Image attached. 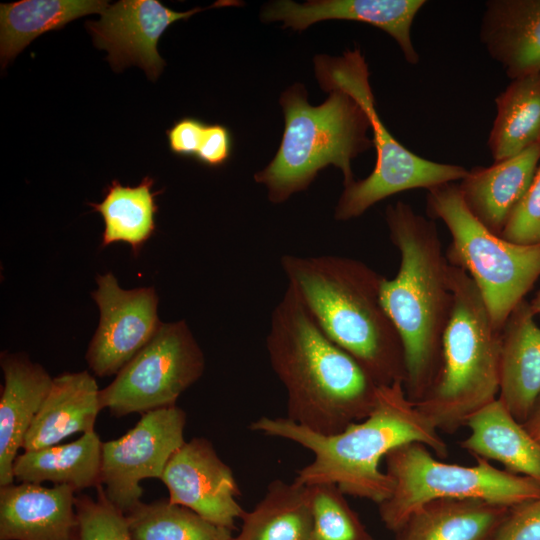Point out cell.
I'll return each mask as SVG.
<instances>
[{"instance_id": "cell-31", "label": "cell", "mask_w": 540, "mask_h": 540, "mask_svg": "<svg viewBox=\"0 0 540 540\" xmlns=\"http://www.w3.org/2000/svg\"><path fill=\"white\" fill-rule=\"evenodd\" d=\"M96 489V499L76 496V540H132L126 514L110 502L102 485Z\"/></svg>"}, {"instance_id": "cell-4", "label": "cell", "mask_w": 540, "mask_h": 540, "mask_svg": "<svg viewBox=\"0 0 540 540\" xmlns=\"http://www.w3.org/2000/svg\"><path fill=\"white\" fill-rule=\"evenodd\" d=\"M280 265L322 332L378 386L404 383V347L381 301L384 276L360 260L338 255L284 254Z\"/></svg>"}, {"instance_id": "cell-7", "label": "cell", "mask_w": 540, "mask_h": 540, "mask_svg": "<svg viewBox=\"0 0 540 540\" xmlns=\"http://www.w3.org/2000/svg\"><path fill=\"white\" fill-rule=\"evenodd\" d=\"M426 214L448 228V263L472 278L502 330L540 277V244H515L489 231L467 209L456 182L427 190Z\"/></svg>"}, {"instance_id": "cell-9", "label": "cell", "mask_w": 540, "mask_h": 540, "mask_svg": "<svg viewBox=\"0 0 540 540\" xmlns=\"http://www.w3.org/2000/svg\"><path fill=\"white\" fill-rule=\"evenodd\" d=\"M422 443L410 442L384 458L393 481L387 500L378 505L385 527L395 532L417 508L435 499H478L507 507L540 497V484L499 469L475 456L462 466L437 460Z\"/></svg>"}, {"instance_id": "cell-27", "label": "cell", "mask_w": 540, "mask_h": 540, "mask_svg": "<svg viewBox=\"0 0 540 540\" xmlns=\"http://www.w3.org/2000/svg\"><path fill=\"white\" fill-rule=\"evenodd\" d=\"M487 145L499 162L540 143V72L513 79L495 99Z\"/></svg>"}, {"instance_id": "cell-12", "label": "cell", "mask_w": 540, "mask_h": 540, "mask_svg": "<svg viewBox=\"0 0 540 540\" xmlns=\"http://www.w3.org/2000/svg\"><path fill=\"white\" fill-rule=\"evenodd\" d=\"M91 293L100 311L98 328L85 358L99 377L117 374L158 333L162 324L157 314L154 287L122 289L112 273L96 278Z\"/></svg>"}, {"instance_id": "cell-5", "label": "cell", "mask_w": 540, "mask_h": 540, "mask_svg": "<svg viewBox=\"0 0 540 540\" xmlns=\"http://www.w3.org/2000/svg\"><path fill=\"white\" fill-rule=\"evenodd\" d=\"M448 279L453 306L443 335L441 366L415 405L439 432L453 434L498 397L502 330L464 270L449 264Z\"/></svg>"}, {"instance_id": "cell-15", "label": "cell", "mask_w": 540, "mask_h": 540, "mask_svg": "<svg viewBox=\"0 0 540 540\" xmlns=\"http://www.w3.org/2000/svg\"><path fill=\"white\" fill-rule=\"evenodd\" d=\"M425 4L424 0H310L302 4L280 0L264 7L261 20L282 21L283 28L299 31L324 20L367 23L388 33L405 60L415 65L419 54L411 40V26Z\"/></svg>"}, {"instance_id": "cell-10", "label": "cell", "mask_w": 540, "mask_h": 540, "mask_svg": "<svg viewBox=\"0 0 540 540\" xmlns=\"http://www.w3.org/2000/svg\"><path fill=\"white\" fill-rule=\"evenodd\" d=\"M205 369L204 354L184 320L162 324L155 337L100 390L115 417L176 405Z\"/></svg>"}, {"instance_id": "cell-22", "label": "cell", "mask_w": 540, "mask_h": 540, "mask_svg": "<svg viewBox=\"0 0 540 540\" xmlns=\"http://www.w3.org/2000/svg\"><path fill=\"white\" fill-rule=\"evenodd\" d=\"M466 426L470 434L460 443L463 449L540 484V442L498 399L474 413Z\"/></svg>"}, {"instance_id": "cell-18", "label": "cell", "mask_w": 540, "mask_h": 540, "mask_svg": "<svg viewBox=\"0 0 540 540\" xmlns=\"http://www.w3.org/2000/svg\"><path fill=\"white\" fill-rule=\"evenodd\" d=\"M4 387L0 397V486L13 483L14 461L23 448L53 378L24 354L1 353Z\"/></svg>"}, {"instance_id": "cell-3", "label": "cell", "mask_w": 540, "mask_h": 540, "mask_svg": "<svg viewBox=\"0 0 540 540\" xmlns=\"http://www.w3.org/2000/svg\"><path fill=\"white\" fill-rule=\"evenodd\" d=\"M389 238L400 254L397 274L381 283L382 304L404 347L405 393L414 404L433 385L453 306L445 252L434 220L397 201L385 210Z\"/></svg>"}, {"instance_id": "cell-26", "label": "cell", "mask_w": 540, "mask_h": 540, "mask_svg": "<svg viewBox=\"0 0 540 540\" xmlns=\"http://www.w3.org/2000/svg\"><path fill=\"white\" fill-rule=\"evenodd\" d=\"M241 520L240 532L232 540H310L313 516L309 489L276 479Z\"/></svg>"}, {"instance_id": "cell-32", "label": "cell", "mask_w": 540, "mask_h": 540, "mask_svg": "<svg viewBox=\"0 0 540 540\" xmlns=\"http://www.w3.org/2000/svg\"><path fill=\"white\" fill-rule=\"evenodd\" d=\"M500 236L519 245L540 244V165Z\"/></svg>"}, {"instance_id": "cell-36", "label": "cell", "mask_w": 540, "mask_h": 540, "mask_svg": "<svg viewBox=\"0 0 540 540\" xmlns=\"http://www.w3.org/2000/svg\"><path fill=\"white\" fill-rule=\"evenodd\" d=\"M522 425L540 442V395L537 398L529 417Z\"/></svg>"}, {"instance_id": "cell-34", "label": "cell", "mask_w": 540, "mask_h": 540, "mask_svg": "<svg viewBox=\"0 0 540 540\" xmlns=\"http://www.w3.org/2000/svg\"><path fill=\"white\" fill-rule=\"evenodd\" d=\"M207 123L193 117L176 121L166 131L170 151L180 157L195 158Z\"/></svg>"}, {"instance_id": "cell-24", "label": "cell", "mask_w": 540, "mask_h": 540, "mask_svg": "<svg viewBox=\"0 0 540 540\" xmlns=\"http://www.w3.org/2000/svg\"><path fill=\"white\" fill-rule=\"evenodd\" d=\"M102 441L95 431L70 443L24 451L13 465L20 482L69 485L76 491L101 485Z\"/></svg>"}, {"instance_id": "cell-19", "label": "cell", "mask_w": 540, "mask_h": 540, "mask_svg": "<svg viewBox=\"0 0 540 540\" xmlns=\"http://www.w3.org/2000/svg\"><path fill=\"white\" fill-rule=\"evenodd\" d=\"M479 39L509 78L540 72V0H489Z\"/></svg>"}, {"instance_id": "cell-8", "label": "cell", "mask_w": 540, "mask_h": 540, "mask_svg": "<svg viewBox=\"0 0 540 540\" xmlns=\"http://www.w3.org/2000/svg\"><path fill=\"white\" fill-rule=\"evenodd\" d=\"M320 85L326 92L340 90L349 94L366 109L377 152L376 165L370 175L344 186L334 211L336 220L359 217L394 194L413 189L429 190L466 176V168L420 157L390 134L376 111L368 66L359 49L328 60L320 71Z\"/></svg>"}, {"instance_id": "cell-37", "label": "cell", "mask_w": 540, "mask_h": 540, "mask_svg": "<svg viewBox=\"0 0 540 540\" xmlns=\"http://www.w3.org/2000/svg\"><path fill=\"white\" fill-rule=\"evenodd\" d=\"M529 304L534 315L540 317V289L537 291L532 300L529 301Z\"/></svg>"}, {"instance_id": "cell-20", "label": "cell", "mask_w": 540, "mask_h": 540, "mask_svg": "<svg viewBox=\"0 0 540 540\" xmlns=\"http://www.w3.org/2000/svg\"><path fill=\"white\" fill-rule=\"evenodd\" d=\"M540 395V327L526 299L502 329L500 384L497 399L521 424Z\"/></svg>"}, {"instance_id": "cell-25", "label": "cell", "mask_w": 540, "mask_h": 540, "mask_svg": "<svg viewBox=\"0 0 540 540\" xmlns=\"http://www.w3.org/2000/svg\"><path fill=\"white\" fill-rule=\"evenodd\" d=\"M106 0H20L0 5V58L4 69L41 34L108 7Z\"/></svg>"}, {"instance_id": "cell-28", "label": "cell", "mask_w": 540, "mask_h": 540, "mask_svg": "<svg viewBox=\"0 0 540 540\" xmlns=\"http://www.w3.org/2000/svg\"><path fill=\"white\" fill-rule=\"evenodd\" d=\"M153 184L154 180L148 176L135 187L123 186L113 180L100 203H89L104 220L103 247L125 241L133 253L138 254L156 228L158 206L155 196L162 191L151 192Z\"/></svg>"}, {"instance_id": "cell-35", "label": "cell", "mask_w": 540, "mask_h": 540, "mask_svg": "<svg viewBox=\"0 0 540 540\" xmlns=\"http://www.w3.org/2000/svg\"><path fill=\"white\" fill-rule=\"evenodd\" d=\"M231 149L232 139L227 127L207 124L195 159L206 166L219 167L228 161Z\"/></svg>"}, {"instance_id": "cell-2", "label": "cell", "mask_w": 540, "mask_h": 540, "mask_svg": "<svg viewBox=\"0 0 540 540\" xmlns=\"http://www.w3.org/2000/svg\"><path fill=\"white\" fill-rule=\"evenodd\" d=\"M250 429L266 436L299 444L314 455L297 471L294 482L302 486L331 484L345 495L370 500L377 505L389 498L393 481L379 468L394 448L410 442L427 446L445 459L449 452L439 431L410 401L403 382L380 386L372 412L335 434H320L286 417L262 416Z\"/></svg>"}, {"instance_id": "cell-13", "label": "cell", "mask_w": 540, "mask_h": 540, "mask_svg": "<svg viewBox=\"0 0 540 540\" xmlns=\"http://www.w3.org/2000/svg\"><path fill=\"white\" fill-rule=\"evenodd\" d=\"M239 3L221 0L207 8L176 12L158 0H120L109 4L99 21L86 22V27L95 46L108 52L107 60L115 71L137 65L155 81L166 64L158 53V41L171 24L209 8Z\"/></svg>"}, {"instance_id": "cell-29", "label": "cell", "mask_w": 540, "mask_h": 540, "mask_svg": "<svg viewBox=\"0 0 540 540\" xmlns=\"http://www.w3.org/2000/svg\"><path fill=\"white\" fill-rule=\"evenodd\" d=\"M132 540H232V530L213 524L194 511L159 500L141 502L126 514Z\"/></svg>"}, {"instance_id": "cell-30", "label": "cell", "mask_w": 540, "mask_h": 540, "mask_svg": "<svg viewBox=\"0 0 540 540\" xmlns=\"http://www.w3.org/2000/svg\"><path fill=\"white\" fill-rule=\"evenodd\" d=\"M308 489L313 516L310 540H374L337 486L319 484Z\"/></svg>"}, {"instance_id": "cell-16", "label": "cell", "mask_w": 540, "mask_h": 540, "mask_svg": "<svg viewBox=\"0 0 540 540\" xmlns=\"http://www.w3.org/2000/svg\"><path fill=\"white\" fill-rule=\"evenodd\" d=\"M75 492L69 485L0 486V540H76Z\"/></svg>"}, {"instance_id": "cell-11", "label": "cell", "mask_w": 540, "mask_h": 540, "mask_svg": "<svg viewBox=\"0 0 540 540\" xmlns=\"http://www.w3.org/2000/svg\"><path fill=\"white\" fill-rule=\"evenodd\" d=\"M185 425L186 413L175 405L142 414L123 436L102 443L101 485L124 514L141 503L142 480L161 479L173 454L186 442Z\"/></svg>"}, {"instance_id": "cell-14", "label": "cell", "mask_w": 540, "mask_h": 540, "mask_svg": "<svg viewBox=\"0 0 540 540\" xmlns=\"http://www.w3.org/2000/svg\"><path fill=\"white\" fill-rule=\"evenodd\" d=\"M160 480L168 489L170 503L218 526L233 530L236 519L245 513L237 501L240 490L232 469L206 438L185 442L167 463Z\"/></svg>"}, {"instance_id": "cell-23", "label": "cell", "mask_w": 540, "mask_h": 540, "mask_svg": "<svg viewBox=\"0 0 540 540\" xmlns=\"http://www.w3.org/2000/svg\"><path fill=\"white\" fill-rule=\"evenodd\" d=\"M508 508L478 499H435L410 514L394 540H490Z\"/></svg>"}, {"instance_id": "cell-33", "label": "cell", "mask_w": 540, "mask_h": 540, "mask_svg": "<svg viewBox=\"0 0 540 540\" xmlns=\"http://www.w3.org/2000/svg\"><path fill=\"white\" fill-rule=\"evenodd\" d=\"M490 540H540V497L510 506Z\"/></svg>"}, {"instance_id": "cell-21", "label": "cell", "mask_w": 540, "mask_h": 540, "mask_svg": "<svg viewBox=\"0 0 540 540\" xmlns=\"http://www.w3.org/2000/svg\"><path fill=\"white\" fill-rule=\"evenodd\" d=\"M100 390L88 371L66 372L53 378L23 444L24 451L57 445L72 434L95 431L102 410Z\"/></svg>"}, {"instance_id": "cell-17", "label": "cell", "mask_w": 540, "mask_h": 540, "mask_svg": "<svg viewBox=\"0 0 540 540\" xmlns=\"http://www.w3.org/2000/svg\"><path fill=\"white\" fill-rule=\"evenodd\" d=\"M540 162V143L488 167L468 170L458 183L470 213L489 231L501 235L528 191Z\"/></svg>"}, {"instance_id": "cell-1", "label": "cell", "mask_w": 540, "mask_h": 540, "mask_svg": "<svg viewBox=\"0 0 540 540\" xmlns=\"http://www.w3.org/2000/svg\"><path fill=\"white\" fill-rule=\"evenodd\" d=\"M265 345L287 393V419L328 435L374 409L380 386L322 332L289 286L271 313Z\"/></svg>"}, {"instance_id": "cell-6", "label": "cell", "mask_w": 540, "mask_h": 540, "mask_svg": "<svg viewBox=\"0 0 540 540\" xmlns=\"http://www.w3.org/2000/svg\"><path fill=\"white\" fill-rule=\"evenodd\" d=\"M280 104L285 119L280 147L254 174L255 181L265 185L268 199L275 204L286 201L329 165L342 171L344 186L353 182L352 160L374 146L367 135L371 122L366 109L340 90L330 91L325 102L312 106L302 84L284 91Z\"/></svg>"}]
</instances>
